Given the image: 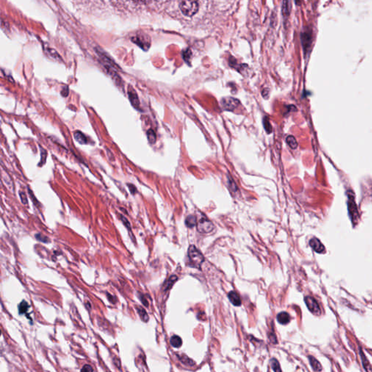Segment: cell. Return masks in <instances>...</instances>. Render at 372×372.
<instances>
[{
  "label": "cell",
  "mask_w": 372,
  "mask_h": 372,
  "mask_svg": "<svg viewBox=\"0 0 372 372\" xmlns=\"http://www.w3.org/2000/svg\"><path fill=\"white\" fill-rule=\"evenodd\" d=\"M188 257L190 259V264L192 267L200 268L201 264L204 261L203 254L197 249L194 245H191L188 249Z\"/></svg>",
  "instance_id": "1"
},
{
  "label": "cell",
  "mask_w": 372,
  "mask_h": 372,
  "mask_svg": "<svg viewBox=\"0 0 372 372\" xmlns=\"http://www.w3.org/2000/svg\"><path fill=\"white\" fill-rule=\"evenodd\" d=\"M179 6L181 12L188 17L194 15L199 10V4L196 1H182Z\"/></svg>",
  "instance_id": "2"
},
{
  "label": "cell",
  "mask_w": 372,
  "mask_h": 372,
  "mask_svg": "<svg viewBox=\"0 0 372 372\" xmlns=\"http://www.w3.org/2000/svg\"><path fill=\"white\" fill-rule=\"evenodd\" d=\"M197 229L201 233H209L214 229V225L211 221L205 217L201 218L197 224Z\"/></svg>",
  "instance_id": "3"
},
{
  "label": "cell",
  "mask_w": 372,
  "mask_h": 372,
  "mask_svg": "<svg viewBox=\"0 0 372 372\" xmlns=\"http://www.w3.org/2000/svg\"><path fill=\"white\" fill-rule=\"evenodd\" d=\"M240 104V101L236 98L231 97H227L222 98L221 100V105L222 108L226 111H233Z\"/></svg>",
  "instance_id": "4"
},
{
  "label": "cell",
  "mask_w": 372,
  "mask_h": 372,
  "mask_svg": "<svg viewBox=\"0 0 372 372\" xmlns=\"http://www.w3.org/2000/svg\"><path fill=\"white\" fill-rule=\"evenodd\" d=\"M305 302L307 308L312 313L316 316L321 315L320 307H319L318 303L317 302V301L313 297H309V296L306 297L305 298Z\"/></svg>",
  "instance_id": "5"
},
{
  "label": "cell",
  "mask_w": 372,
  "mask_h": 372,
  "mask_svg": "<svg viewBox=\"0 0 372 372\" xmlns=\"http://www.w3.org/2000/svg\"><path fill=\"white\" fill-rule=\"evenodd\" d=\"M133 42L137 44L143 50H148L150 47V40L148 36L146 35H137L132 38Z\"/></svg>",
  "instance_id": "6"
},
{
  "label": "cell",
  "mask_w": 372,
  "mask_h": 372,
  "mask_svg": "<svg viewBox=\"0 0 372 372\" xmlns=\"http://www.w3.org/2000/svg\"><path fill=\"white\" fill-rule=\"evenodd\" d=\"M353 195V193L352 194H348V210L349 212H350L351 219H352L353 222H354L356 220L358 217V211L356 205H355L354 201V196Z\"/></svg>",
  "instance_id": "7"
},
{
  "label": "cell",
  "mask_w": 372,
  "mask_h": 372,
  "mask_svg": "<svg viewBox=\"0 0 372 372\" xmlns=\"http://www.w3.org/2000/svg\"><path fill=\"white\" fill-rule=\"evenodd\" d=\"M128 96H129L130 100L132 103V106L137 110L140 109V101L137 97V95L134 89L132 88H130L128 91Z\"/></svg>",
  "instance_id": "8"
},
{
  "label": "cell",
  "mask_w": 372,
  "mask_h": 372,
  "mask_svg": "<svg viewBox=\"0 0 372 372\" xmlns=\"http://www.w3.org/2000/svg\"><path fill=\"white\" fill-rule=\"evenodd\" d=\"M310 245H311V247L313 248V249L315 252H316L317 253H322V252L325 251L324 246H323L322 244V243L316 238H312V239L310 241Z\"/></svg>",
  "instance_id": "9"
},
{
  "label": "cell",
  "mask_w": 372,
  "mask_h": 372,
  "mask_svg": "<svg viewBox=\"0 0 372 372\" xmlns=\"http://www.w3.org/2000/svg\"><path fill=\"white\" fill-rule=\"evenodd\" d=\"M290 320L291 317L289 316V314L288 313H286V312H281V313L278 314L277 321L278 322L281 323V324L286 325L287 323L290 322Z\"/></svg>",
  "instance_id": "10"
},
{
  "label": "cell",
  "mask_w": 372,
  "mask_h": 372,
  "mask_svg": "<svg viewBox=\"0 0 372 372\" xmlns=\"http://www.w3.org/2000/svg\"><path fill=\"white\" fill-rule=\"evenodd\" d=\"M228 298L232 304L235 306H240L242 305V300L240 299L239 295L236 291H232L228 294Z\"/></svg>",
  "instance_id": "11"
},
{
  "label": "cell",
  "mask_w": 372,
  "mask_h": 372,
  "mask_svg": "<svg viewBox=\"0 0 372 372\" xmlns=\"http://www.w3.org/2000/svg\"><path fill=\"white\" fill-rule=\"evenodd\" d=\"M309 361H310V364H311L312 368L314 371H316L317 372H319L322 370V366H321V364L319 363V361L318 360L316 359V358H314L313 356H309Z\"/></svg>",
  "instance_id": "12"
},
{
  "label": "cell",
  "mask_w": 372,
  "mask_h": 372,
  "mask_svg": "<svg viewBox=\"0 0 372 372\" xmlns=\"http://www.w3.org/2000/svg\"><path fill=\"white\" fill-rule=\"evenodd\" d=\"M360 358H361V360H362V364H363V366H364V368L365 370H366V372H372V369H371V367L370 366V364H369V363L368 361V360H367V358L365 357L364 355V353H363V351L361 350V348H360Z\"/></svg>",
  "instance_id": "13"
},
{
  "label": "cell",
  "mask_w": 372,
  "mask_h": 372,
  "mask_svg": "<svg viewBox=\"0 0 372 372\" xmlns=\"http://www.w3.org/2000/svg\"><path fill=\"white\" fill-rule=\"evenodd\" d=\"M170 344H171V345L173 347V348H180L183 344L182 339H181L179 336L174 335V336H172L170 339Z\"/></svg>",
  "instance_id": "14"
},
{
  "label": "cell",
  "mask_w": 372,
  "mask_h": 372,
  "mask_svg": "<svg viewBox=\"0 0 372 372\" xmlns=\"http://www.w3.org/2000/svg\"><path fill=\"white\" fill-rule=\"evenodd\" d=\"M74 137H75L76 141H77L78 143H79L80 144H87V138L86 137V136L83 134V133L79 132V131H77V132L74 133Z\"/></svg>",
  "instance_id": "15"
},
{
  "label": "cell",
  "mask_w": 372,
  "mask_h": 372,
  "mask_svg": "<svg viewBox=\"0 0 372 372\" xmlns=\"http://www.w3.org/2000/svg\"><path fill=\"white\" fill-rule=\"evenodd\" d=\"M136 309L140 316V318H141V320L143 321V322H148L149 320V316L148 315V313H147V312L146 311V310L143 308L142 307H137Z\"/></svg>",
  "instance_id": "16"
},
{
  "label": "cell",
  "mask_w": 372,
  "mask_h": 372,
  "mask_svg": "<svg viewBox=\"0 0 372 372\" xmlns=\"http://www.w3.org/2000/svg\"><path fill=\"white\" fill-rule=\"evenodd\" d=\"M178 357L179 358V359L181 362L183 363V364L186 365V366H193L195 365V362L194 360L190 359V358H188V356H186L185 355H178Z\"/></svg>",
  "instance_id": "17"
},
{
  "label": "cell",
  "mask_w": 372,
  "mask_h": 372,
  "mask_svg": "<svg viewBox=\"0 0 372 372\" xmlns=\"http://www.w3.org/2000/svg\"><path fill=\"white\" fill-rule=\"evenodd\" d=\"M29 307V305L28 304V302H27L26 301L23 300L22 302L20 303L19 305H18V311H19V313L20 314V315H22V314H25L27 311H28Z\"/></svg>",
  "instance_id": "18"
},
{
  "label": "cell",
  "mask_w": 372,
  "mask_h": 372,
  "mask_svg": "<svg viewBox=\"0 0 372 372\" xmlns=\"http://www.w3.org/2000/svg\"><path fill=\"white\" fill-rule=\"evenodd\" d=\"M286 143L289 145V147L292 149L297 148V147L298 146L297 140L295 139V137L291 136V135H289V136L286 137Z\"/></svg>",
  "instance_id": "19"
},
{
  "label": "cell",
  "mask_w": 372,
  "mask_h": 372,
  "mask_svg": "<svg viewBox=\"0 0 372 372\" xmlns=\"http://www.w3.org/2000/svg\"><path fill=\"white\" fill-rule=\"evenodd\" d=\"M186 226L189 228H193L196 225V218L194 215H189L185 220Z\"/></svg>",
  "instance_id": "20"
},
{
  "label": "cell",
  "mask_w": 372,
  "mask_h": 372,
  "mask_svg": "<svg viewBox=\"0 0 372 372\" xmlns=\"http://www.w3.org/2000/svg\"><path fill=\"white\" fill-rule=\"evenodd\" d=\"M147 137H148L149 143L151 144L155 143L156 141H157V135H156V133L153 130L151 129L148 130V132H147Z\"/></svg>",
  "instance_id": "21"
},
{
  "label": "cell",
  "mask_w": 372,
  "mask_h": 372,
  "mask_svg": "<svg viewBox=\"0 0 372 372\" xmlns=\"http://www.w3.org/2000/svg\"><path fill=\"white\" fill-rule=\"evenodd\" d=\"M270 365H271V367L274 372H282L279 363L275 358H272L270 360Z\"/></svg>",
  "instance_id": "22"
},
{
  "label": "cell",
  "mask_w": 372,
  "mask_h": 372,
  "mask_svg": "<svg viewBox=\"0 0 372 372\" xmlns=\"http://www.w3.org/2000/svg\"><path fill=\"white\" fill-rule=\"evenodd\" d=\"M302 43L303 45H304V47H309L311 42V34L308 33H305L302 34Z\"/></svg>",
  "instance_id": "23"
},
{
  "label": "cell",
  "mask_w": 372,
  "mask_h": 372,
  "mask_svg": "<svg viewBox=\"0 0 372 372\" xmlns=\"http://www.w3.org/2000/svg\"><path fill=\"white\" fill-rule=\"evenodd\" d=\"M177 279H178V278H177L175 275H172L169 279H168V281H167L166 283H165V285L164 286V290H167V289H169L172 286V285L174 284V282L177 281Z\"/></svg>",
  "instance_id": "24"
},
{
  "label": "cell",
  "mask_w": 372,
  "mask_h": 372,
  "mask_svg": "<svg viewBox=\"0 0 372 372\" xmlns=\"http://www.w3.org/2000/svg\"><path fill=\"white\" fill-rule=\"evenodd\" d=\"M290 2L284 1L283 2V6H282V11L284 15H288L291 9Z\"/></svg>",
  "instance_id": "25"
},
{
  "label": "cell",
  "mask_w": 372,
  "mask_h": 372,
  "mask_svg": "<svg viewBox=\"0 0 372 372\" xmlns=\"http://www.w3.org/2000/svg\"><path fill=\"white\" fill-rule=\"evenodd\" d=\"M35 237L38 241L42 242L43 243H49L50 242L49 238H48L47 237H46L45 236L42 235V234H36Z\"/></svg>",
  "instance_id": "26"
},
{
  "label": "cell",
  "mask_w": 372,
  "mask_h": 372,
  "mask_svg": "<svg viewBox=\"0 0 372 372\" xmlns=\"http://www.w3.org/2000/svg\"><path fill=\"white\" fill-rule=\"evenodd\" d=\"M120 219L121 221H122L123 224L125 225V226L127 228L129 231H131V225H130V222L129 220H128L127 218H126L124 215H120Z\"/></svg>",
  "instance_id": "27"
},
{
  "label": "cell",
  "mask_w": 372,
  "mask_h": 372,
  "mask_svg": "<svg viewBox=\"0 0 372 372\" xmlns=\"http://www.w3.org/2000/svg\"><path fill=\"white\" fill-rule=\"evenodd\" d=\"M228 183H229L230 188H231L232 190H234V191H236V190H237V186H236L235 183L233 182V180H232L231 178H228Z\"/></svg>",
  "instance_id": "28"
},
{
  "label": "cell",
  "mask_w": 372,
  "mask_h": 372,
  "mask_svg": "<svg viewBox=\"0 0 372 372\" xmlns=\"http://www.w3.org/2000/svg\"><path fill=\"white\" fill-rule=\"evenodd\" d=\"M19 194H20V199H21V201H22V203L24 204H28V200H27V197H26V194H25L24 192H22V191H20Z\"/></svg>",
  "instance_id": "29"
},
{
  "label": "cell",
  "mask_w": 372,
  "mask_h": 372,
  "mask_svg": "<svg viewBox=\"0 0 372 372\" xmlns=\"http://www.w3.org/2000/svg\"><path fill=\"white\" fill-rule=\"evenodd\" d=\"M93 369L90 365H84L81 369V372H93Z\"/></svg>",
  "instance_id": "30"
},
{
  "label": "cell",
  "mask_w": 372,
  "mask_h": 372,
  "mask_svg": "<svg viewBox=\"0 0 372 372\" xmlns=\"http://www.w3.org/2000/svg\"><path fill=\"white\" fill-rule=\"evenodd\" d=\"M127 185L128 186V188H130V192L132 193V194L135 195V194H137V188H136V187H135V186L134 185L130 184V183H127Z\"/></svg>",
  "instance_id": "31"
},
{
  "label": "cell",
  "mask_w": 372,
  "mask_h": 372,
  "mask_svg": "<svg viewBox=\"0 0 372 372\" xmlns=\"http://www.w3.org/2000/svg\"><path fill=\"white\" fill-rule=\"evenodd\" d=\"M268 122H269V121H268L267 118H265V119H264V126H265V130H267V132H269V130H268V129L271 130V125H270Z\"/></svg>",
  "instance_id": "32"
},
{
  "label": "cell",
  "mask_w": 372,
  "mask_h": 372,
  "mask_svg": "<svg viewBox=\"0 0 372 372\" xmlns=\"http://www.w3.org/2000/svg\"><path fill=\"white\" fill-rule=\"evenodd\" d=\"M139 298H140V300H141L142 303H143V304L145 305V306H146V307H148V301H147L146 298L145 297V296H144V295H140Z\"/></svg>",
  "instance_id": "33"
},
{
  "label": "cell",
  "mask_w": 372,
  "mask_h": 372,
  "mask_svg": "<svg viewBox=\"0 0 372 372\" xmlns=\"http://www.w3.org/2000/svg\"><path fill=\"white\" fill-rule=\"evenodd\" d=\"M106 295H107L108 299H109L110 302H111V303H113V304H115V303H116V297H114L113 295H110V294H109V293H107Z\"/></svg>",
  "instance_id": "34"
},
{
  "label": "cell",
  "mask_w": 372,
  "mask_h": 372,
  "mask_svg": "<svg viewBox=\"0 0 372 372\" xmlns=\"http://www.w3.org/2000/svg\"><path fill=\"white\" fill-rule=\"evenodd\" d=\"M269 339L271 341V343H273V344H277V339L275 338V336L274 334H270L269 336Z\"/></svg>",
  "instance_id": "35"
}]
</instances>
